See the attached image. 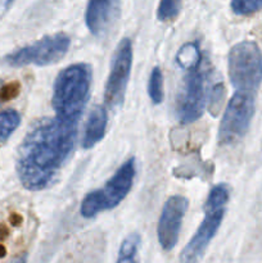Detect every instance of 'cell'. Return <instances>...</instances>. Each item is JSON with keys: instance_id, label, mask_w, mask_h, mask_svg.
Instances as JSON below:
<instances>
[{"instance_id": "6da1fadb", "label": "cell", "mask_w": 262, "mask_h": 263, "mask_svg": "<svg viewBox=\"0 0 262 263\" xmlns=\"http://www.w3.org/2000/svg\"><path fill=\"white\" fill-rule=\"evenodd\" d=\"M79 120L55 116L43 118L26 134L17 157V175L31 192L50 187L72 156L76 144Z\"/></svg>"}, {"instance_id": "7a4b0ae2", "label": "cell", "mask_w": 262, "mask_h": 263, "mask_svg": "<svg viewBox=\"0 0 262 263\" xmlns=\"http://www.w3.org/2000/svg\"><path fill=\"white\" fill-rule=\"evenodd\" d=\"M91 85V67L76 63L59 72L53 87V104L55 116L80 120L86 105Z\"/></svg>"}, {"instance_id": "3957f363", "label": "cell", "mask_w": 262, "mask_h": 263, "mask_svg": "<svg viewBox=\"0 0 262 263\" xmlns=\"http://www.w3.org/2000/svg\"><path fill=\"white\" fill-rule=\"evenodd\" d=\"M229 198H230V189L226 184H218L212 187L204 205V218L198 230L195 231L194 236L190 239L184 251L181 252L180 259L182 263H197L202 258L211 240L215 238L216 233L220 229Z\"/></svg>"}, {"instance_id": "277c9868", "label": "cell", "mask_w": 262, "mask_h": 263, "mask_svg": "<svg viewBox=\"0 0 262 263\" xmlns=\"http://www.w3.org/2000/svg\"><path fill=\"white\" fill-rule=\"evenodd\" d=\"M135 174L136 162L133 157L115 172L102 189L94 190L84 198L80 208L82 217H95L99 213L117 207L133 187Z\"/></svg>"}, {"instance_id": "5b68a950", "label": "cell", "mask_w": 262, "mask_h": 263, "mask_svg": "<svg viewBox=\"0 0 262 263\" xmlns=\"http://www.w3.org/2000/svg\"><path fill=\"white\" fill-rule=\"evenodd\" d=\"M229 79L236 91L256 95L262 82V51L254 41H240L229 51Z\"/></svg>"}, {"instance_id": "8992f818", "label": "cell", "mask_w": 262, "mask_h": 263, "mask_svg": "<svg viewBox=\"0 0 262 263\" xmlns=\"http://www.w3.org/2000/svg\"><path fill=\"white\" fill-rule=\"evenodd\" d=\"M185 71L186 74L176 99V117L182 125L195 122L204 110L210 67L203 59L199 64Z\"/></svg>"}, {"instance_id": "52a82bcc", "label": "cell", "mask_w": 262, "mask_h": 263, "mask_svg": "<svg viewBox=\"0 0 262 263\" xmlns=\"http://www.w3.org/2000/svg\"><path fill=\"white\" fill-rule=\"evenodd\" d=\"M69 45L71 39L66 33L49 35L8 54L5 62L12 67H23L28 64L49 66L61 61L68 51Z\"/></svg>"}, {"instance_id": "ba28073f", "label": "cell", "mask_w": 262, "mask_h": 263, "mask_svg": "<svg viewBox=\"0 0 262 263\" xmlns=\"http://www.w3.org/2000/svg\"><path fill=\"white\" fill-rule=\"evenodd\" d=\"M254 97L244 91H236L233 95L218 128L220 145H230L246 135L254 115Z\"/></svg>"}, {"instance_id": "9c48e42d", "label": "cell", "mask_w": 262, "mask_h": 263, "mask_svg": "<svg viewBox=\"0 0 262 263\" xmlns=\"http://www.w3.org/2000/svg\"><path fill=\"white\" fill-rule=\"evenodd\" d=\"M131 66H133V44L130 39L125 37L118 43L113 55L109 76L105 84V104L112 109L122 105L128 79H130Z\"/></svg>"}, {"instance_id": "30bf717a", "label": "cell", "mask_w": 262, "mask_h": 263, "mask_svg": "<svg viewBox=\"0 0 262 263\" xmlns=\"http://www.w3.org/2000/svg\"><path fill=\"white\" fill-rule=\"evenodd\" d=\"M188 207H189V202L186 198L181 195H174L164 203L158 221L157 236H158L162 249L166 252L174 249L177 244L182 218L186 213Z\"/></svg>"}, {"instance_id": "8fae6325", "label": "cell", "mask_w": 262, "mask_h": 263, "mask_svg": "<svg viewBox=\"0 0 262 263\" xmlns=\"http://www.w3.org/2000/svg\"><path fill=\"white\" fill-rule=\"evenodd\" d=\"M121 0H89L85 22L94 36H103L120 14Z\"/></svg>"}, {"instance_id": "7c38bea8", "label": "cell", "mask_w": 262, "mask_h": 263, "mask_svg": "<svg viewBox=\"0 0 262 263\" xmlns=\"http://www.w3.org/2000/svg\"><path fill=\"white\" fill-rule=\"evenodd\" d=\"M108 115L107 110L100 105H95L87 117L85 126L84 136H82V148L90 149L99 143L104 138L105 128H107Z\"/></svg>"}, {"instance_id": "4fadbf2b", "label": "cell", "mask_w": 262, "mask_h": 263, "mask_svg": "<svg viewBox=\"0 0 262 263\" xmlns=\"http://www.w3.org/2000/svg\"><path fill=\"white\" fill-rule=\"evenodd\" d=\"M204 59L198 43H188L176 54V62L181 68L188 69L199 64Z\"/></svg>"}, {"instance_id": "5bb4252c", "label": "cell", "mask_w": 262, "mask_h": 263, "mask_svg": "<svg viewBox=\"0 0 262 263\" xmlns=\"http://www.w3.org/2000/svg\"><path fill=\"white\" fill-rule=\"evenodd\" d=\"M140 241V236L138 234H130L126 236L120 247L116 263H139L138 252Z\"/></svg>"}, {"instance_id": "9a60e30c", "label": "cell", "mask_w": 262, "mask_h": 263, "mask_svg": "<svg viewBox=\"0 0 262 263\" xmlns=\"http://www.w3.org/2000/svg\"><path fill=\"white\" fill-rule=\"evenodd\" d=\"M21 116L17 110H4L0 113V143H4L20 126Z\"/></svg>"}, {"instance_id": "2e32d148", "label": "cell", "mask_w": 262, "mask_h": 263, "mask_svg": "<svg viewBox=\"0 0 262 263\" xmlns=\"http://www.w3.org/2000/svg\"><path fill=\"white\" fill-rule=\"evenodd\" d=\"M148 94L153 104L157 105L163 102V74L159 67L152 69L148 82Z\"/></svg>"}, {"instance_id": "e0dca14e", "label": "cell", "mask_w": 262, "mask_h": 263, "mask_svg": "<svg viewBox=\"0 0 262 263\" xmlns=\"http://www.w3.org/2000/svg\"><path fill=\"white\" fill-rule=\"evenodd\" d=\"M181 5L182 0H159L157 18L162 22L175 20L181 10Z\"/></svg>"}, {"instance_id": "ac0fdd59", "label": "cell", "mask_w": 262, "mask_h": 263, "mask_svg": "<svg viewBox=\"0 0 262 263\" xmlns=\"http://www.w3.org/2000/svg\"><path fill=\"white\" fill-rule=\"evenodd\" d=\"M262 9V0H231V10L236 15H251Z\"/></svg>"}, {"instance_id": "d6986e66", "label": "cell", "mask_w": 262, "mask_h": 263, "mask_svg": "<svg viewBox=\"0 0 262 263\" xmlns=\"http://www.w3.org/2000/svg\"><path fill=\"white\" fill-rule=\"evenodd\" d=\"M222 84H217L213 87V95H212V102H211V109H212L213 115H217L218 107L222 103L223 97H225V91H223Z\"/></svg>"}, {"instance_id": "ffe728a7", "label": "cell", "mask_w": 262, "mask_h": 263, "mask_svg": "<svg viewBox=\"0 0 262 263\" xmlns=\"http://www.w3.org/2000/svg\"><path fill=\"white\" fill-rule=\"evenodd\" d=\"M18 89H20V85L17 82H13V84H8L7 86L3 87L2 92H0V98L3 100H9L12 98H14L18 94Z\"/></svg>"}, {"instance_id": "44dd1931", "label": "cell", "mask_w": 262, "mask_h": 263, "mask_svg": "<svg viewBox=\"0 0 262 263\" xmlns=\"http://www.w3.org/2000/svg\"><path fill=\"white\" fill-rule=\"evenodd\" d=\"M9 263H27V253H23L21 256L14 257Z\"/></svg>"}, {"instance_id": "7402d4cb", "label": "cell", "mask_w": 262, "mask_h": 263, "mask_svg": "<svg viewBox=\"0 0 262 263\" xmlns=\"http://www.w3.org/2000/svg\"><path fill=\"white\" fill-rule=\"evenodd\" d=\"M4 256H5V248L3 246H0V258H3Z\"/></svg>"}, {"instance_id": "603a6c76", "label": "cell", "mask_w": 262, "mask_h": 263, "mask_svg": "<svg viewBox=\"0 0 262 263\" xmlns=\"http://www.w3.org/2000/svg\"><path fill=\"white\" fill-rule=\"evenodd\" d=\"M0 87H2V81H0Z\"/></svg>"}]
</instances>
